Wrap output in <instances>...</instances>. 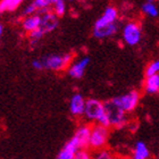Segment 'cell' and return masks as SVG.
<instances>
[{"label": "cell", "instance_id": "1", "mask_svg": "<svg viewBox=\"0 0 159 159\" xmlns=\"http://www.w3.org/2000/svg\"><path fill=\"white\" fill-rule=\"evenodd\" d=\"M105 105V111L108 119V126L110 129H123L129 124V117L127 114L117 105V102L113 99L107 100L103 102Z\"/></svg>", "mask_w": 159, "mask_h": 159}, {"label": "cell", "instance_id": "2", "mask_svg": "<svg viewBox=\"0 0 159 159\" xmlns=\"http://www.w3.org/2000/svg\"><path fill=\"white\" fill-rule=\"evenodd\" d=\"M84 118L92 125V124H100V125L108 126V119L105 111V105L102 101L98 99H88L84 110ZM109 127V126H108Z\"/></svg>", "mask_w": 159, "mask_h": 159}, {"label": "cell", "instance_id": "3", "mask_svg": "<svg viewBox=\"0 0 159 159\" xmlns=\"http://www.w3.org/2000/svg\"><path fill=\"white\" fill-rule=\"evenodd\" d=\"M110 136V127L100 124L91 125V135H90L89 149L94 151L106 149Z\"/></svg>", "mask_w": 159, "mask_h": 159}, {"label": "cell", "instance_id": "4", "mask_svg": "<svg viewBox=\"0 0 159 159\" xmlns=\"http://www.w3.org/2000/svg\"><path fill=\"white\" fill-rule=\"evenodd\" d=\"M73 60L72 53H64V55H48L41 59L43 65V70L60 72L70 68Z\"/></svg>", "mask_w": 159, "mask_h": 159}, {"label": "cell", "instance_id": "5", "mask_svg": "<svg viewBox=\"0 0 159 159\" xmlns=\"http://www.w3.org/2000/svg\"><path fill=\"white\" fill-rule=\"evenodd\" d=\"M140 99H141L140 92L139 91H135V90L129 91V92L125 93V94H122V96L115 97V98H114V100L117 102V105H118L127 115H129V113H133V111L135 110V108L140 103Z\"/></svg>", "mask_w": 159, "mask_h": 159}, {"label": "cell", "instance_id": "6", "mask_svg": "<svg viewBox=\"0 0 159 159\" xmlns=\"http://www.w3.org/2000/svg\"><path fill=\"white\" fill-rule=\"evenodd\" d=\"M141 26L136 22H129L123 29V40L129 46H136L141 41Z\"/></svg>", "mask_w": 159, "mask_h": 159}, {"label": "cell", "instance_id": "7", "mask_svg": "<svg viewBox=\"0 0 159 159\" xmlns=\"http://www.w3.org/2000/svg\"><path fill=\"white\" fill-rule=\"evenodd\" d=\"M90 135H91V125L90 124H82L76 129L72 140L76 143L80 150L89 149Z\"/></svg>", "mask_w": 159, "mask_h": 159}, {"label": "cell", "instance_id": "8", "mask_svg": "<svg viewBox=\"0 0 159 159\" xmlns=\"http://www.w3.org/2000/svg\"><path fill=\"white\" fill-rule=\"evenodd\" d=\"M117 20H118V11L115 7H107L106 10L103 11L100 18L97 20L94 23V27L93 29H101V27L108 26L111 24H116Z\"/></svg>", "mask_w": 159, "mask_h": 159}, {"label": "cell", "instance_id": "9", "mask_svg": "<svg viewBox=\"0 0 159 159\" xmlns=\"http://www.w3.org/2000/svg\"><path fill=\"white\" fill-rule=\"evenodd\" d=\"M86 100L81 93H75L72 96L70 100V113L75 118L84 116V110H85Z\"/></svg>", "mask_w": 159, "mask_h": 159}, {"label": "cell", "instance_id": "10", "mask_svg": "<svg viewBox=\"0 0 159 159\" xmlns=\"http://www.w3.org/2000/svg\"><path fill=\"white\" fill-rule=\"evenodd\" d=\"M89 63H90L89 57H83L81 59L76 60V61L72 64L70 66V68H68L70 76L73 77V79H81V77H83Z\"/></svg>", "mask_w": 159, "mask_h": 159}, {"label": "cell", "instance_id": "11", "mask_svg": "<svg viewBox=\"0 0 159 159\" xmlns=\"http://www.w3.org/2000/svg\"><path fill=\"white\" fill-rule=\"evenodd\" d=\"M58 25V18L57 16L53 14V11H46L43 15H41V29L44 31V33H49V32H52L55 29Z\"/></svg>", "mask_w": 159, "mask_h": 159}, {"label": "cell", "instance_id": "12", "mask_svg": "<svg viewBox=\"0 0 159 159\" xmlns=\"http://www.w3.org/2000/svg\"><path fill=\"white\" fill-rule=\"evenodd\" d=\"M79 150L80 149H79V147L76 146V143L70 139L65 143V146H64L63 148H61V150L58 152L56 159H75Z\"/></svg>", "mask_w": 159, "mask_h": 159}, {"label": "cell", "instance_id": "13", "mask_svg": "<svg viewBox=\"0 0 159 159\" xmlns=\"http://www.w3.org/2000/svg\"><path fill=\"white\" fill-rule=\"evenodd\" d=\"M132 159H150V151L144 142L139 141L132 150Z\"/></svg>", "mask_w": 159, "mask_h": 159}, {"label": "cell", "instance_id": "14", "mask_svg": "<svg viewBox=\"0 0 159 159\" xmlns=\"http://www.w3.org/2000/svg\"><path fill=\"white\" fill-rule=\"evenodd\" d=\"M144 91L148 94H158L159 93V74L146 77L143 84Z\"/></svg>", "mask_w": 159, "mask_h": 159}, {"label": "cell", "instance_id": "15", "mask_svg": "<svg viewBox=\"0 0 159 159\" xmlns=\"http://www.w3.org/2000/svg\"><path fill=\"white\" fill-rule=\"evenodd\" d=\"M118 31V25L116 24H111L108 26L101 27V29H93V35L97 39H105V38H109L111 35H115Z\"/></svg>", "mask_w": 159, "mask_h": 159}, {"label": "cell", "instance_id": "16", "mask_svg": "<svg viewBox=\"0 0 159 159\" xmlns=\"http://www.w3.org/2000/svg\"><path fill=\"white\" fill-rule=\"evenodd\" d=\"M22 26L27 32H33L41 26V15H31L23 20Z\"/></svg>", "mask_w": 159, "mask_h": 159}, {"label": "cell", "instance_id": "17", "mask_svg": "<svg viewBox=\"0 0 159 159\" xmlns=\"http://www.w3.org/2000/svg\"><path fill=\"white\" fill-rule=\"evenodd\" d=\"M22 1L23 0H1L0 1V13L11 11V10L16 9L22 3Z\"/></svg>", "mask_w": 159, "mask_h": 159}, {"label": "cell", "instance_id": "18", "mask_svg": "<svg viewBox=\"0 0 159 159\" xmlns=\"http://www.w3.org/2000/svg\"><path fill=\"white\" fill-rule=\"evenodd\" d=\"M93 159H117V156L109 149H102L93 152Z\"/></svg>", "mask_w": 159, "mask_h": 159}, {"label": "cell", "instance_id": "19", "mask_svg": "<svg viewBox=\"0 0 159 159\" xmlns=\"http://www.w3.org/2000/svg\"><path fill=\"white\" fill-rule=\"evenodd\" d=\"M142 11L146 14L147 16H150V17H157L159 14L158 8H157L156 5L152 3L151 1H148V2H146L144 5H143Z\"/></svg>", "mask_w": 159, "mask_h": 159}, {"label": "cell", "instance_id": "20", "mask_svg": "<svg viewBox=\"0 0 159 159\" xmlns=\"http://www.w3.org/2000/svg\"><path fill=\"white\" fill-rule=\"evenodd\" d=\"M159 74V60H153L146 68V77Z\"/></svg>", "mask_w": 159, "mask_h": 159}, {"label": "cell", "instance_id": "21", "mask_svg": "<svg viewBox=\"0 0 159 159\" xmlns=\"http://www.w3.org/2000/svg\"><path fill=\"white\" fill-rule=\"evenodd\" d=\"M66 11V5H65V1L61 0V1H57V2L53 3V14L56 15L57 17L63 16Z\"/></svg>", "mask_w": 159, "mask_h": 159}, {"label": "cell", "instance_id": "22", "mask_svg": "<svg viewBox=\"0 0 159 159\" xmlns=\"http://www.w3.org/2000/svg\"><path fill=\"white\" fill-rule=\"evenodd\" d=\"M31 3L33 5L37 10H46L51 3H53V0H34L33 2Z\"/></svg>", "mask_w": 159, "mask_h": 159}, {"label": "cell", "instance_id": "23", "mask_svg": "<svg viewBox=\"0 0 159 159\" xmlns=\"http://www.w3.org/2000/svg\"><path fill=\"white\" fill-rule=\"evenodd\" d=\"M44 34H46V33H44V31H43L42 29H41V27H39L38 30L33 31V32H31V33H30L31 42L33 43V44H34V43H37L40 39H42Z\"/></svg>", "mask_w": 159, "mask_h": 159}, {"label": "cell", "instance_id": "24", "mask_svg": "<svg viewBox=\"0 0 159 159\" xmlns=\"http://www.w3.org/2000/svg\"><path fill=\"white\" fill-rule=\"evenodd\" d=\"M75 159H93V152H91L90 149L79 150Z\"/></svg>", "mask_w": 159, "mask_h": 159}, {"label": "cell", "instance_id": "25", "mask_svg": "<svg viewBox=\"0 0 159 159\" xmlns=\"http://www.w3.org/2000/svg\"><path fill=\"white\" fill-rule=\"evenodd\" d=\"M32 66H33L37 70H43V65H42V61H41V59L33 60V61H32Z\"/></svg>", "mask_w": 159, "mask_h": 159}, {"label": "cell", "instance_id": "26", "mask_svg": "<svg viewBox=\"0 0 159 159\" xmlns=\"http://www.w3.org/2000/svg\"><path fill=\"white\" fill-rule=\"evenodd\" d=\"M117 159H132L131 156H117Z\"/></svg>", "mask_w": 159, "mask_h": 159}, {"label": "cell", "instance_id": "27", "mask_svg": "<svg viewBox=\"0 0 159 159\" xmlns=\"http://www.w3.org/2000/svg\"><path fill=\"white\" fill-rule=\"evenodd\" d=\"M2 31H3V29H2V25L0 24V37H1V34H2Z\"/></svg>", "mask_w": 159, "mask_h": 159}, {"label": "cell", "instance_id": "28", "mask_svg": "<svg viewBox=\"0 0 159 159\" xmlns=\"http://www.w3.org/2000/svg\"><path fill=\"white\" fill-rule=\"evenodd\" d=\"M57 1H61V0H53V3L57 2Z\"/></svg>", "mask_w": 159, "mask_h": 159}, {"label": "cell", "instance_id": "29", "mask_svg": "<svg viewBox=\"0 0 159 159\" xmlns=\"http://www.w3.org/2000/svg\"><path fill=\"white\" fill-rule=\"evenodd\" d=\"M70 1H74V0H70Z\"/></svg>", "mask_w": 159, "mask_h": 159}, {"label": "cell", "instance_id": "30", "mask_svg": "<svg viewBox=\"0 0 159 159\" xmlns=\"http://www.w3.org/2000/svg\"><path fill=\"white\" fill-rule=\"evenodd\" d=\"M150 1H152V0H150Z\"/></svg>", "mask_w": 159, "mask_h": 159}]
</instances>
